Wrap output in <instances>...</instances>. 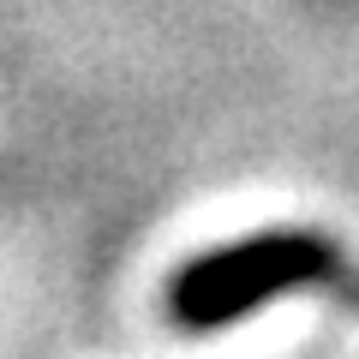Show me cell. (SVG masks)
Here are the masks:
<instances>
[{
	"label": "cell",
	"mask_w": 359,
	"mask_h": 359,
	"mask_svg": "<svg viewBox=\"0 0 359 359\" xmlns=\"http://www.w3.org/2000/svg\"><path fill=\"white\" fill-rule=\"evenodd\" d=\"M335 269H341V257L323 233H306V228L252 233V240L192 257L168 287V311H174L180 330H222V323H240L245 311H257L276 294L330 282Z\"/></svg>",
	"instance_id": "1"
}]
</instances>
